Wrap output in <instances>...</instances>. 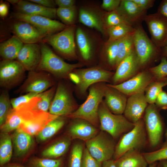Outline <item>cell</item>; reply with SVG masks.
<instances>
[{
  "label": "cell",
  "mask_w": 167,
  "mask_h": 167,
  "mask_svg": "<svg viewBox=\"0 0 167 167\" xmlns=\"http://www.w3.org/2000/svg\"><path fill=\"white\" fill-rule=\"evenodd\" d=\"M105 85L100 83L92 85L86 101L72 113L66 116L73 119L85 120L97 127L100 125L98 111L103 101Z\"/></svg>",
  "instance_id": "obj_1"
},
{
  "label": "cell",
  "mask_w": 167,
  "mask_h": 167,
  "mask_svg": "<svg viewBox=\"0 0 167 167\" xmlns=\"http://www.w3.org/2000/svg\"><path fill=\"white\" fill-rule=\"evenodd\" d=\"M40 46L41 58L36 70L65 78L69 76L72 71L82 65L80 63L71 64L65 62L45 43H42Z\"/></svg>",
  "instance_id": "obj_2"
},
{
  "label": "cell",
  "mask_w": 167,
  "mask_h": 167,
  "mask_svg": "<svg viewBox=\"0 0 167 167\" xmlns=\"http://www.w3.org/2000/svg\"><path fill=\"white\" fill-rule=\"evenodd\" d=\"M98 114L101 130L114 139L128 132L135 126V124L129 121L125 116L112 113L103 101L99 105Z\"/></svg>",
  "instance_id": "obj_3"
},
{
  "label": "cell",
  "mask_w": 167,
  "mask_h": 167,
  "mask_svg": "<svg viewBox=\"0 0 167 167\" xmlns=\"http://www.w3.org/2000/svg\"><path fill=\"white\" fill-rule=\"evenodd\" d=\"M133 40L134 50L140 68L148 65L157 56H161V48L156 46L149 39L141 24L134 27Z\"/></svg>",
  "instance_id": "obj_4"
},
{
  "label": "cell",
  "mask_w": 167,
  "mask_h": 167,
  "mask_svg": "<svg viewBox=\"0 0 167 167\" xmlns=\"http://www.w3.org/2000/svg\"><path fill=\"white\" fill-rule=\"evenodd\" d=\"M146 142L144 121L142 118L135 123L132 129L123 135L116 145L113 160L116 161L130 150H138L142 148Z\"/></svg>",
  "instance_id": "obj_5"
},
{
  "label": "cell",
  "mask_w": 167,
  "mask_h": 167,
  "mask_svg": "<svg viewBox=\"0 0 167 167\" xmlns=\"http://www.w3.org/2000/svg\"><path fill=\"white\" fill-rule=\"evenodd\" d=\"M75 27L74 24L67 26L60 32L45 37L43 41L63 56L75 58Z\"/></svg>",
  "instance_id": "obj_6"
},
{
  "label": "cell",
  "mask_w": 167,
  "mask_h": 167,
  "mask_svg": "<svg viewBox=\"0 0 167 167\" xmlns=\"http://www.w3.org/2000/svg\"><path fill=\"white\" fill-rule=\"evenodd\" d=\"M86 142V148L98 161L103 162L113 158L116 145L110 136L103 131Z\"/></svg>",
  "instance_id": "obj_7"
},
{
  "label": "cell",
  "mask_w": 167,
  "mask_h": 167,
  "mask_svg": "<svg viewBox=\"0 0 167 167\" xmlns=\"http://www.w3.org/2000/svg\"><path fill=\"white\" fill-rule=\"evenodd\" d=\"M78 107L67 87L63 83H59L49 113L58 116H66L76 110Z\"/></svg>",
  "instance_id": "obj_8"
},
{
  "label": "cell",
  "mask_w": 167,
  "mask_h": 167,
  "mask_svg": "<svg viewBox=\"0 0 167 167\" xmlns=\"http://www.w3.org/2000/svg\"><path fill=\"white\" fill-rule=\"evenodd\" d=\"M26 70L17 60H4L0 62V85L11 89L19 84L25 77Z\"/></svg>",
  "instance_id": "obj_9"
},
{
  "label": "cell",
  "mask_w": 167,
  "mask_h": 167,
  "mask_svg": "<svg viewBox=\"0 0 167 167\" xmlns=\"http://www.w3.org/2000/svg\"><path fill=\"white\" fill-rule=\"evenodd\" d=\"M54 81L49 73L34 70L29 71L23 84L17 90L19 93H41L54 86Z\"/></svg>",
  "instance_id": "obj_10"
},
{
  "label": "cell",
  "mask_w": 167,
  "mask_h": 167,
  "mask_svg": "<svg viewBox=\"0 0 167 167\" xmlns=\"http://www.w3.org/2000/svg\"><path fill=\"white\" fill-rule=\"evenodd\" d=\"M11 16L17 20L32 25L45 37L61 31L67 26L58 21L41 15H28L17 12L13 13Z\"/></svg>",
  "instance_id": "obj_11"
},
{
  "label": "cell",
  "mask_w": 167,
  "mask_h": 167,
  "mask_svg": "<svg viewBox=\"0 0 167 167\" xmlns=\"http://www.w3.org/2000/svg\"><path fill=\"white\" fill-rule=\"evenodd\" d=\"M144 21L147 25L153 43L162 48L167 45V18L156 12L147 15Z\"/></svg>",
  "instance_id": "obj_12"
},
{
  "label": "cell",
  "mask_w": 167,
  "mask_h": 167,
  "mask_svg": "<svg viewBox=\"0 0 167 167\" xmlns=\"http://www.w3.org/2000/svg\"><path fill=\"white\" fill-rule=\"evenodd\" d=\"M144 122L150 145L156 146L163 132V125L158 108L155 104H149L145 112Z\"/></svg>",
  "instance_id": "obj_13"
},
{
  "label": "cell",
  "mask_w": 167,
  "mask_h": 167,
  "mask_svg": "<svg viewBox=\"0 0 167 167\" xmlns=\"http://www.w3.org/2000/svg\"><path fill=\"white\" fill-rule=\"evenodd\" d=\"M75 73L79 79L78 89L85 93L88 88L93 84L108 81L113 74L112 72L99 67H92L75 70Z\"/></svg>",
  "instance_id": "obj_14"
},
{
  "label": "cell",
  "mask_w": 167,
  "mask_h": 167,
  "mask_svg": "<svg viewBox=\"0 0 167 167\" xmlns=\"http://www.w3.org/2000/svg\"><path fill=\"white\" fill-rule=\"evenodd\" d=\"M153 77L148 71L139 73L131 79L117 84H108L115 88L126 95L144 93L148 85L152 81Z\"/></svg>",
  "instance_id": "obj_15"
},
{
  "label": "cell",
  "mask_w": 167,
  "mask_h": 167,
  "mask_svg": "<svg viewBox=\"0 0 167 167\" xmlns=\"http://www.w3.org/2000/svg\"><path fill=\"white\" fill-rule=\"evenodd\" d=\"M59 116L34 110L19 127L31 136L37 135L50 122Z\"/></svg>",
  "instance_id": "obj_16"
},
{
  "label": "cell",
  "mask_w": 167,
  "mask_h": 167,
  "mask_svg": "<svg viewBox=\"0 0 167 167\" xmlns=\"http://www.w3.org/2000/svg\"><path fill=\"white\" fill-rule=\"evenodd\" d=\"M41 57V46L37 43L24 44L19 52L18 61L28 71L36 70Z\"/></svg>",
  "instance_id": "obj_17"
},
{
  "label": "cell",
  "mask_w": 167,
  "mask_h": 167,
  "mask_svg": "<svg viewBox=\"0 0 167 167\" xmlns=\"http://www.w3.org/2000/svg\"><path fill=\"white\" fill-rule=\"evenodd\" d=\"M148 103L144 93L131 95L127 101L124 113L125 117L129 121L135 124L142 119Z\"/></svg>",
  "instance_id": "obj_18"
},
{
  "label": "cell",
  "mask_w": 167,
  "mask_h": 167,
  "mask_svg": "<svg viewBox=\"0 0 167 167\" xmlns=\"http://www.w3.org/2000/svg\"><path fill=\"white\" fill-rule=\"evenodd\" d=\"M12 28L15 35L25 44L37 43L45 37L35 27L26 22L17 20Z\"/></svg>",
  "instance_id": "obj_19"
},
{
  "label": "cell",
  "mask_w": 167,
  "mask_h": 167,
  "mask_svg": "<svg viewBox=\"0 0 167 167\" xmlns=\"http://www.w3.org/2000/svg\"><path fill=\"white\" fill-rule=\"evenodd\" d=\"M116 68L113 77L114 83L125 80L136 74L140 66L134 49L120 62Z\"/></svg>",
  "instance_id": "obj_20"
},
{
  "label": "cell",
  "mask_w": 167,
  "mask_h": 167,
  "mask_svg": "<svg viewBox=\"0 0 167 167\" xmlns=\"http://www.w3.org/2000/svg\"><path fill=\"white\" fill-rule=\"evenodd\" d=\"M104 102L109 110L116 114H122L126 108L127 100L126 95L117 89L105 85Z\"/></svg>",
  "instance_id": "obj_21"
},
{
  "label": "cell",
  "mask_w": 167,
  "mask_h": 167,
  "mask_svg": "<svg viewBox=\"0 0 167 167\" xmlns=\"http://www.w3.org/2000/svg\"><path fill=\"white\" fill-rule=\"evenodd\" d=\"M117 10L134 27L141 24L147 15V11L141 9L132 0H121Z\"/></svg>",
  "instance_id": "obj_22"
},
{
  "label": "cell",
  "mask_w": 167,
  "mask_h": 167,
  "mask_svg": "<svg viewBox=\"0 0 167 167\" xmlns=\"http://www.w3.org/2000/svg\"><path fill=\"white\" fill-rule=\"evenodd\" d=\"M76 119L69 129V135L72 139H78L86 142L99 133L97 128L88 122L81 119Z\"/></svg>",
  "instance_id": "obj_23"
},
{
  "label": "cell",
  "mask_w": 167,
  "mask_h": 167,
  "mask_svg": "<svg viewBox=\"0 0 167 167\" xmlns=\"http://www.w3.org/2000/svg\"><path fill=\"white\" fill-rule=\"evenodd\" d=\"M18 12L30 15L45 16L51 19L57 15V9L46 7L29 1L19 0L15 5Z\"/></svg>",
  "instance_id": "obj_24"
},
{
  "label": "cell",
  "mask_w": 167,
  "mask_h": 167,
  "mask_svg": "<svg viewBox=\"0 0 167 167\" xmlns=\"http://www.w3.org/2000/svg\"><path fill=\"white\" fill-rule=\"evenodd\" d=\"M15 156L21 157L25 156L30 149L33 144L32 136L19 127L12 136Z\"/></svg>",
  "instance_id": "obj_25"
},
{
  "label": "cell",
  "mask_w": 167,
  "mask_h": 167,
  "mask_svg": "<svg viewBox=\"0 0 167 167\" xmlns=\"http://www.w3.org/2000/svg\"><path fill=\"white\" fill-rule=\"evenodd\" d=\"M117 167H147L148 164L143 154L131 149L115 161Z\"/></svg>",
  "instance_id": "obj_26"
},
{
  "label": "cell",
  "mask_w": 167,
  "mask_h": 167,
  "mask_svg": "<svg viewBox=\"0 0 167 167\" xmlns=\"http://www.w3.org/2000/svg\"><path fill=\"white\" fill-rule=\"evenodd\" d=\"M79 19L85 25L95 28L103 34L106 33L103 16L101 17L94 11L86 8H80Z\"/></svg>",
  "instance_id": "obj_27"
},
{
  "label": "cell",
  "mask_w": 167,
  "mask_h": 167,
  "mask_svg": "<svg viewBox=\"0 0 167 167\" xmlns=\"http://www.w3.org/2000/svg\"><path fill=\"white\" fill-rule=\"evenodd\" d=\"M23 43L15 35H14L0 44V55L4 60H13L16 59L22 47Z\"/></svg>",
  "instance_id": "obj_28"
},
{
  "label": "cell",
  "mask_w": 167,
  "mask_h": 167,
  "mask_svg": "<svg viewBox=\"0 0 167 167\" xmlns=\"http://www.w3.org/2000/svg\"><path fill=\"white\" fill-rule=\"evenodd\" d=\"M77 46L83 58L86 60L91 57L92 47L88 36L81 28H78L75 32Z\"/></svg>",
  "instance_id": "obj_29"
},
{
  "label": "cell",
  "mask_w": 167,
  "mask_h": 167,
  "mask_svg": "<svg viewBox=\"0 0 167 167\" xmlns=\"http://www.w3.org/2000/svg\"><path fill=\"white\" fill-rule=\"evenodd\" d=\"M70 144V139H62L46 148L42 151L41 155L43 157L48 158L59 157L65 153Z\"/></svg>",
  "instance_id": "obj_30"
},
{
  "label": "cell",
  "mask_w": 167,
  "mask_h": 167,
  "mask_svg": "<svg viewBox=\"0 0 167 167\" xmlns=\"http://www.w3.org/2000/svg\"><path fill=\"white\" fill-rule=\"evenodd\" d=\"M12 138L8 133H1L0 139V165L2 167L10 160L12 154Z\"/></svg>",
  "instance_id": "obj_31"
},
{
  "label": "cell",
  "mask_w": 167,
  "mask_h": 167,
  "mask_svg": "<svg viewBox=\"0 0 167 167\" xmlns=\"http://www.w3.org/2000/svg\"><path fill=\"white\" fill-rule=\"evenodd\" d=\"M64 120L59 117L49 122L37 135L39 142H43L54 135L63 126Z\"/></svg>",
  "instance_id": "obj_32"
},
{
  "label": "cell",
  "mask_w": 167,
  "mask_h": 167,
  "mask_svg": "<svg viewBox=\"0 0 167 167\" xmlns=\"http://www.w3.org/2000/svg\"><path fill=\"white\" fill-rule=\"evenodd\" d=\"M134 32L119 41L116 67L122 60L129 55L134 49L133 35Z\"/></svg>",
  "instance_id": "obj_33"
},
{
  "label": "cell",
  "mask_w": 167,
  "mask_h": 167,
  "mask_svg": "<svg viewBox=\"0 0 167 167\" xmlns=\"http://www.w3.org/2000/svg\"><path fill=\"white\" fill-rule=\"evenodd\" d=\"M134 29L131 24L125 23L107 28L105 32L109 37L108 40L116 41L133 32Z\"/></svg>",
  "instance_id": "obj_34"
},
{
  "label": "cell",
  "mask_w": 167,
  "mask_h": 167,
  "mask_svg": "<svg viewBox=\"0 0 167 167\" xmlns=\"http://www.w3.org/2000/svg\"><path fill=\"white\" fill-rule=\"evenodd\" d=\"M56 89L55 87L53 86L46 91L39 94L38 100L33 107V109L38 111L48 112Z\"/></svg>",
  "instance_id": "obj_35"
},
{
  "label": "cell",
  "mask_w": 167,
  "mask_h": 167,
  "mask_svg": "<svg viewBox=\"0 0 167 167\" xmlns=\"http://www.w3.org/2000/svg\"><path fill=\"white\" fill-rule=\"evenodd\" d=\"M23 119L20 113L15 109H12L9 114L5 123L1 126V133H8L19 128Z\"/></svg>",
  "instance_id": "obj_36"
},
{
  "label": "cell",
  "mask_w": 167,
  "mask_h": 167,
  "mask_svg": "<svg viewBox=\"0 0 167 167\" xmlns=\"http://www.w3.org/2000/svg\"><path fill=\"white\" fill-rule=\"evenodd\" d=\"M165 79L152 81L146 88L145 96L149 104H155L159 94L162 90V88L166 85Z\"/></svg>",
  "instance_id": "obj_37"
},
{
  "label": "cell",
  "mask_w": 167,
  "mask_h": 167,
  "mask_svg": "<svg viewBox=\"0 0 167 167\" xmlns=\"http://www.w3.org/2000/svg\"><path fill=\"white\" fill-rule=\"evenodd\" d=\"M9 93L6 90L2 91L0 96V126L5 122L7 116L12 109Z\"/></svg>",
  "instance_id": "obj_38"
},
{
  "label": "cell",
  "mask_w": 167,
  "mask_h": 167,
  "mask_svg": "<svg viewBox=\"0 0 167 167\" xmlns=\"http://www.w3.org/2000/svg\"><path fill=\"white\" fill-rule=\"evenodd\" d=\"M118 40H108L104 47L105 52L108 64L115 66L118 57Z\"/></svg>",
  "instance_id": "obj_39"
},
{
  "label": "cell",
  "mask_w": 167,
  "mask_h": 167,
  "mask_svg": "<svg viewBox=\"0 0 167 167\" xmlns=\"http://www.w3.org/2000/svg\"><path fill=\"white\" fill-rule=\"evenodd\" d=\"M76 14V8L75 6L65 8L58 7L57 9V15L64 24L68 26L74 24Z\"/></svg>",
  "instance_id": "obj_40"
},
{
  "label": "cell",
  "mask_w": 167,
  "mask_h": 167,
  "mask_svg": "<svg viewBox=\"0 0 167 167\" xmlns=\"http://www.w3.org/2000/svg\"><path fill=\"white\" fill-rule=\"evenodd\" d=\"M103 18L105 29L121 24H129L117 10L106 12Z\"/></svg>",
  "instance_id": "obj_41"
},
{
  "label": "cell",
  "mask_w": 167,
  "mask_h": 167,
  "mask_svg": "<svg viewBox=\"0 0 167 167\" xmlns=\"http://www.w3.org/2000/svg\"><path fill=\"white\" fill-rule=\"evenodd\" d=\"M28 163L30 167H61L62 161L61 159L34 157Z\"/></svg>",
  "instance_id": "obj_42"
},
{
  "label": "cell",
  "mask_w": 167,
  "mask_h": 167,
  "mask_svg": "<svg viewBox=\"0 0 167 167\" xmlns=\"http://www.w3.org/2000/svg\"><path fill=\"white\" fill-rule=\"evenodd\" d=\"M148 164L167 160V143L155 151L143 153Z\"/></svg>",
  "instance_id": "obj_43"
},
{
  "label": "cell",
  "mask_w": 167,
  "mask_h": 167,
  "mask_svg": "<svg viewBox=\"0 0 167 167\" xmlns=\"http://www.w3.org/2000/svg\"><path fill=\"white\" fill-rule=\"evenodd\" d=\"M83 146L81 143H76L73 146L70 155L69 167H81Z\"/></svg>",
  "instance_id": "obj_44"
},
{
  "label": "cell",
  "mask_w": 167,
  "mask_h": 167,
  "mask_svg": "<svg viewBox=\"0 0 167 167\" xmlns=\"http://www.w3.org/2000/svg\"><path fill=\"white\" fill-rule=\"evenodd\" d=\"M161 58V62L158 65L148 70L153 78L158 80H163L167 76V59L163 57Z\"/></svg>",
  "instance_id": "obj_45"
},
{
  "label": "cell",
  "mask_w": 167,
  "mask_h": 167,
  "mask_svg": "<svg viewBox=\"0 0 167 167\" xmlns=\"http://www.w3.org/2000/svg\"><path fill=\"white\" fill-rule=\"evenodd\" d=\"M102 164L91 155L86 148L84 149L81 167H101Z\"/></svg>",
  "instance_id": "obj_46"
},
{
  "label": "cell",
  "mask_w": 167,
  "mask_h": 167,
  "mask_svg": "<svg viewBox=\"0 0 167 167\" xmlns=\"http://www.w3.org/2000/svg\"><path fill=\"white\" fill-rule=\"evenodd\" d=\"M38 94L29 92L17 97L11 99V102L13 109H16L20 105L28 102L33 98L37 96Z\"/></svg>",
  "instance_id": "obj_47"
},
{
  "label": "cell",
  "mask_w": 167,
  "mask_h": 167,
  "mask_svg": "<svg viewBox=\"0 0 167 167\" xmlns=\"http://www.w3.org/2000/svg\"><path fill=\"white\" fill-rule=\"evenodd\" d=\"M121 0H103L101 7L109 12L116 10L119 7Z\"/></svg>",
  "instance_id": "obj_48"
},
{
  "label": "cell",
  "mask_w": 167,
  "mask_h": 167,
  "mask_svg": "<svg viewBox=\"0 0 167 167\" xmlns=\"http://www.w3.org/2000/svg\"><path fill=\"white\" fill-rule=\"evenodd\" d=\"M155 103L158 108L167 109V93L162 90L159 94Z\"/></svg>",
  "instance_id": "obj_49"
},
{
  "label": "cell",
  "mask_w": 167,
  "mask_h": 167,
  "mask_svg": "<svg viewBox=\"0 0 167 167\" xmlns=\"http://www.w3.org/2000/svg\"><path fill=\"white\" fill-rule=\"evenodd\" d=\"M142 10H147L154 5V0H132Z\"/></svg>",
  "instance_id": "obj_50"
},
{
  "label": "cell",
  "mask_w": 167,
  "mask_h": 167,
  "mask_svg": "<svg viewBox=\"0 0 167 167\" xmlns=\"http://www.w3.org/2000/svg\"><path fill=\"white\" fill-rule=\"evenodd\" d=\"M54 2L58 7L65 8L75 6V1L74 0H55Z\"/></svg>",
  "instance_id": "obj_51"
},
{
  "label": "cell",
  "mask_w": 167,
  "mask_h": 167,
  "mask_svg": "<svg viewBox=\"0 0 167 167\" xmlns=\"http://www.w3.org/2000/svg\"><path fill=\"white\" fill-rule=\"evenodd\" d=\"M28 1L48 8H55V6L56 5L54 1L52 0H30Z\"/></svg>",
  "instance_id": "obj_52"
},
{
  "label": "cell",
  "mask_w": 167,
  "mask_h": 167,
  "mask_svg": "<svg viewBox=\"0 0 167 167\" xmlns=\"http://www.w3.org/2000/svg\"><path fill=\"white\" fill-rule=\"evenodd\" d=\"M157 12L167 18V0L161 1L158 6Z\"/></svg>",
  "instance_id": "obj_53"
},
{
  "label": "cell",
  "mask_w": 167,
  "mask_h": 167,
  "mask_svg": "<svg viewBox=\"0 0 167 167\" xmlns=\"http://www.w3.org/2000/svg\"><path fill=\"white\" fill-rule=\"evenodd\" d=\"M8 7L6 3H1L0 4V15L2 17L5 16L8 13Z\"/></svg>",
  "instance_id": "obj_54"
},
{
  "label": "cell",
  "mask_w": 167,
  "mask_h": 167,
  "mask_svg": "<svg viewBox=\"0 0 167 167\" xmlns=\"http://www.w3.org/2000/svg\"><path fill=\"white\" fill-rule=\"evenodd\" d=\"M101 167H117V166L115 161L111 159L103 162Z\"/></svg>",
  "instance_id": "obj_55"
},
{
  "label": "cell",
  "mask_w": 167,
  "mask_h": 167,
  "mask_svg": "<svg viewBox=\"0 0 167 167\" xmlns=\"http://www.w3.org/2000/svg\"><path fill=\"white\" fill-rule=\"evenodd\" d=\"M161 57H165L167 59V45L161 49Z\"/></svg>",
  "instance_id": "obj_56"
},
{
  "label": "cell",
  "mask_w": 167,
  "mask_h": 167,
  "mask_svg": "<svg viewBox=\"0 0 167 167\" xmlns=\"http://www.w3.org/2000/svg\"><path fill=\"white\" fill-rule=\"evenodd\" d=\"M3 167H24L21 165L16 164H10L4 166H3Z\"/></svg>",
  "instance_id": "obj_57"
},
{
  "label": "cell",
  "mask_w": 167,
  "mask_h": 167,
  "mask_svg": "<svg viewBox=\"0 0 167 167\" xmlns=\"http://www.w3.org/2000/svg\"><path fill=\"white\" fill-rule=\"evenodd\" d=\"M163 167H167V160H162L160 161Z\"/></svg>",
  "instance_id": "obj_58"
},
{
  "label": "cell",
  "mask_w": 167,
  "mask_h": 167,
  "mask_svg": "<svg viewBox=\"0 0 167 167\" xmlns=\"http://www.w3.org/2000/svg\"><path fill=\"white\" fill-rule=\"evenodd\" d=\"M7 1L12 4L15 5L18 3L19 0H8Z\"/></svg>",
  "instance_id": "obj_59"
},
{
  "label": "cell",
  "mask_w": 167,
  "mask_h": 167,
  "mask_svg": "<svg viewBox=\"0 0 167 167\" xmlns=\"http://www.w3.org/2000/svg\"><path fill=\"white\" fill-rule=\"evenodd\" d=\"M157 164V162H154L149 164L148 167H156Z\"/></svg>",
  "instance_id": "obj_60"
},
{
  "label": "cell",
  "mask_w": 167,
  "mask_h": 167,
  "mask_svg": "<svg viewBox=\"0 0 167 167\" xmlns=\"http://www.w3.org/2000/svg\"><path fill=\"white\" fill-rule=\"evenodd\" d=\"M156 167H163L161 163L160 162L158 164V163Z\"/></svg>",
  "instance_id": "obj_61"
},
{
  "label": "cell",
  "mask_w": 167,
  "mask_h": 167,
  "mask_svg": "<svg viewBox=\"0 0 167 167\" xmlns=\"http://www.w3.org/2000/svg\"><path fill=\"white\" fill-rule=\"evenodd\" d=\"M165 83L166 84V85H167V78H165Z\"/></svg>",
  "instance_id": "obj_62"
},
{
  "label": "cell",
  "mask_w": 167,
  "mask_h": 167,
  "mask_svg": "<svg viewBox=\"0 0 167 167\" xmlns=\"http://www.w3.org/2000/svg\"><path fill=\"white\" fill-rule=\"evenodd\" d=\"M166 135V136H167V131Z\"/></svg>",
  "instance_id": "obj_63"
}]
</instances>
